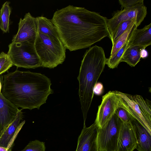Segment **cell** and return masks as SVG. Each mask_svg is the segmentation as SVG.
Wrapping results in <instances>:
<instances>
[{
  "mask_svg": "<svg viewBox=\"0 0 151 151\" xmlns=\"http://www.w3.org/2000/svg\"><path fill=\"white\" fill-rule=\"evenodd\" d=\"M19 110L0 92V132L14 121Z\"/></svg>",
  "mask_w": 151,
  "mask_h": 151,
  "instance_id": "4fadbf2b",
  "label": "cell"
},
{
  "mask_svg": "<svg viewBox=\"0 0 151 151\" xmlns=\"http://www.w3.org/2000/svg\"><path fill=\"white\" fill-rule=\"evenodd\" d=\"M23 116L22 110H19L14 121L0 132V147H7L16 133Z\"/></svg>",
  "mask_w": 151,
  "mask_h": 151,
  "instance_id": "2e32d148",
  "label": "cell"
},
{
  "mask_svg": "<svg viewBox=\"0 0 151 151\" xmlns=\"http://www.w3.org/2000/svg\"><path fill=\"white\" fill-rule=\"evenodd\" d=\"M122 121L114 114L101 128H99L98 151H116Z\"/></svg>",
  "mask_w": 151,
  "mask_h": 151,
  "instance_id": "8992f818",
  "label": "cell"
},
{
  "mask_svg": "<svg viewBox=\"0 0 151 151\" xmlns=\"http://www.w3.org/2000/svg\"><path fill=\"white\" fill-rule=\"evenodd\" d=\"M121 9L130 8L144 4L143 0H119Z\"/></svg>",
  "mask_w": 151,
  "mask_h": 151,
  "instance_id": "4316f807",
  "label": "cell"
},
{
  "mask_svg": "<svg viewBox=\"0 0 151 151\" xmlns=\"http://www.w3.org/2000/svg\"><path fill=\"white\" fill-rule=\"evenodd\" d=\"M137 28L136 25L134 24L129 28L118 39L114 45L112 46L110 57L113 56L127 43L134 30Z\"/></svg>",
  "mask_w": 151,
  "mask_h": 151,
  "instance_id": "ffe728a7",
  "label": "cell"
},
{
  "mask_svg": "<svg viewBox=\"0 0 151 151\" xmlns=\"http://www.w3.org/2000/svg\"><path fill=\"white\" fill-rule=\"evenodd\" d=\"M121 98L116 91H110L102 97L95 121L99 128L102 127L115 114Z\"/></svg>",
  "mask_w": 151,
  "mask_h": 151,
  "instance_id": "ba28073f",
  "label": "cell"
},
{
  "mask_svg": "<svg viewBox=\"0 0 151 151\" xmlns=\"http://www.w3.org/2000/svg\"><path fill=\"white\" fill-rule=\"evenodd\" d=\"M106 17L85 8L69 5L56 11L51 20L66 49L87 48L106 37L110 39Z\"/></svg>",
  "mask_w": 151,
  "mask_h": 151,
  "instance_id": "6da1fadb",
  "label": "cell"
},
{
  "mask_svg": "<svg viewBox=\"0 0 151 151\" xmlns=\"http://www.w3.org/2000/svg\"><path fill=\"white\" fill-rule=\"evenodd\" d=\"M36 18L38 33L44 34L51 39L61 41L57 29L51 19L42 16Z\"/></svg>",
  "mask_w": 151,
  "mask_h": 151,
  "instance_id": "e0dca14e",
  "label": "cell"
},
{
  "mask_svg": "<svg viewBox=\"0 0 151 151\" xmlns=\"http://www.w3.org/2000/svg\"><path fill=\"white\" fill-rule=\"evenodd\" d=\"M11 9L9 3L5 2L0 10V28L4 33L9 32L10 16Z\"/></svg>",
  "mask_w": 151,
  "mask_h": 151,
  "instance_id": "d6986e66",
  "label": "cell"
},
{
  "mask_svg": "<svg viewBox=\"0 0 151 151\" xmlns=\"http://www.w3.org/2000/svg\"><path fill=\"white\" fill-rule=\"evenodd\" d=\"M134 129L138 151H151V134L137 120L134 118L131 122Z\"/></svg>",
  "mask_w": 151,
  "mask_h": 151,
  "instance_id": "5bb4252c",
  "label": "cell"
},
{
  "mask_svg": "<svg viewBox=\"0 0 151 151\" xmlns=\"http://www.w3.org/2000/svg\"><path fill=\"white\" fill-rule=\"evenodd\" d=\"M99 128L94 122L88 127L84 123L79 136L76 151H98L97 137Z\"/></svg>",
  "mask_w": 151,
  "mask_h": 151,
  "instance_id": "8fae6325",
  "label": "cell"
},
{
  "mask_svg": "<svg viewBox=\"0 0 151 151\" xmlns=\"http://www.w3.org/2000/svg\"><path fill=\"white\" fill-rule=\"evenodd\" d=\"M140 55L141 58H145L148 57V53L145 49H143L141 50Z\"/></svg>",
  "mask_w": 151,
  "mask_h": 151,
  "instance_id": "f1b7e54d",
  "label": "cell"
},
{
  "mask_svg": "<svg viewBox=\"0 0 151 151\" xmlns=\"http://www.w3.org/2000/svg\"><path fill=\"white\" fill-rule=\"evenodd\" d=\"M137 141L131 123L122 122L116 151H133L136 148Z\"/></svg>",
  "mask_w": 151,
  "mask_h": 151,
  "instance_id": "7c38bea8",
  "label": "cell"
},
{
  "mask_svg": "<svg viewBox=\"0 0 151 151\" xmlns=\"http://www.w3.org/2000/svg\"><path fill=\"white\" fill-rule=\"evenodd\" d=\"M106 59L103 48L95 45L86 50L81 61L77 79L84 123L94 96V86L104 70Z\"/></svg>",
  "mask_w": 151,
  "mask_h": 151,
  "instance_id": "3957f363",
  "label": "cell"
},
{
  "mask_svg": "<svg viewBox=\"0 0 151 151\" xmlns=\"http://www.w3.org/2000/svg\"><path fill=\"white\" fill-rule=\"evenodd\" d=\"M129 41V40H128ZM129 47L128 41L127 43L111 57L107 58L106 64L110 68L114 69L117 67L121 62V60L125 50Z\"/></svg>",
  "mask_w": 151,
  "mask_h": 151,
  "instance_id": "7402d4cb",
  "label": "cell"
},
{
  "mask_svg": "<svg viewBox=\"0 0 151 151\" xmlns=\"http://www.w3.org/2000/svg\"><path fill=\"white\" fill-rule=\"evenodd\" d=\"M37 19L29 12L25 14L24 18H20L18 29L13 37L12 42L20 43L26 42H35L38 34Z\"/></svg>",
  "mask_w": 151,
  "mask_h": 151,
  "instance_id": "9c48e42d",
  "label": "cell"
},
{
  "mask_svg": "<svg viewBox=\"0 0 151 151\" xmlns=\"http://www.w3.org/2000/svg\"><path fill=\"white\" fill-rule=\"evenodd\" d=\"M115 114L123 123H131L134 119L126 110L119 106L116 110Z\"/></svg>",
  "mask_w": 151,
  "mask_h": 151,
  "instance_id": "484cf974",
  "label": "cell"
},
{
  "mask_svg": "<svg viewBox=\"0 0 151 151\" xmlns=\"http://www.w3.org/2000/svg\"><path fill=\"white\" fill-rule=\"evenodd\" d=\"M8 47L7 54L13 65L28 69L42 67V63L35 49L34 42H12Z\"/></svg>",
  "mask_w": 151,
  "mask_h": 151,
  "instance_id": "5b68a950",
  "label": "cell"
},
{
  "mask_svg": "<svg viewBox=\"0 0 151 151\" xmlns=\"http://www.w3.org/2000/svg\"><path fill=\"white\" fill-rule=\"evenodd\" d=\"M136 24L138 27L136 19H133L121 23L118 26L112 35L111 40L112 46L114 45L118 39L129 28Z\"/></svg>",
  "mask_w": 151,
  "mask_h": 151,
  "instance_id": "44dd1931",
  "label": "cell"
},
{
  "mask_svg": "<svg viewBox=\"0 0 151 151\" xmlns=\"http://www.w3.org/2000/svg\"><path fill=\"white\" fill-rule=\"evenodd\" d=\"M121 96L119 106L126 110L151 134V119L143 113L133 95L116 91Z\"/></svg>",
  "mask_w": 151,
  "mask_h": 151,
  "instance_id": "30bf717a",
  "label": "cell"
},
{
  "mask_svg": "<svg viewBox=\"0 0 151 151\" xmlns=\"http://www.w3.org/2000/svg\"><path fill=\"white\" fill-rule=\"evenodd\" d=\"M147 13V8L144 4L132 8H124L114 12L112 18L106 19L110 39L111 40L114 32L121 23L135 19L139 26L146 17Z\"/></svg>",
  "mask_w": 151,
  "mask_h": 151,
  "instance_id": "52a82bcc",
  "label": "cell"
},
{
  "mask_svg": "<svg viewBox=\"0 0 151 151\" xmlns=\"http://www.w3.org/2000/svg\"><path fill=\"white\" fill-rule=\"evenodd\" d=\"M35 47L42 67L53 68L62 64L65 60L66 48L61 41L51 39L38 33Z\"/></svg>",
  "mask_w": 151,
  "mask_h": 151,
  "instance_id": "277c9868",
  "label": "cell"
},
{
  "mask_svg": "<svg viewBox=\"0 0 151 151\" xmlns=\"http://www.w3.org/2000/svg\"><path fill=\"white\" fill-rule=\"evenodd\" d=\"M8 150L7 148L0 147V151H8Z\"/></svg>",
  "mask_w": 151,
  "mask_h": 151,
  "instance_id": "f546056e",
  "label": "cell"
},
{
  "mask_svg": "<svg viewBox=\"0 0 151 151\" xmlns=\"http://www.w3.org/2000/svg\"><path fill=\"white\" fill-rule=\"evenodd\" d=\"M129 47L140 46L146 48L151 45V23L141 29H135L128 41Z\"/></svg>",
  "mask_w": 151,
  "mask_h": 151,
  "instance_id": "9a60e30c",
  "label": "cell"
},
{
  "mask_svg": "<svg viewBox=\"0 0 151 151\" xmlns=\"http://www.w3.org/2000/svg\"><path fill=\"white\" fill-rule=\"evenodd\" d=\"M103 91L104 87L102 84L100 82L97 83L94 88V93L97 95H100L103 93Z\"/></svg>",
  "mask_w": 151,
  "mask_h": 151,
  "instance_id": "83f0119b",
  "label": "cell"
},
{
  "mask_svg": "<svg viewBox=\"0 0 151 151\" xmlns=\"http://www.w3.org/2000/svg\"><path fill=\"white\" fill-rule=\"evenodd\" d=\"M134 97L139 106L145 114L149 119H151V110L150 101L146 99H144L141 96L136 95Z\"/></svg>",
  "mask_w": 151,
  "mask_h": 151,
  "instance_id": "603a6c76",
  "label": "cell"
},
{
  "mask_svg": "<svg viewBox=\"0 0 151 151\" xmlns=\"http://www.w3.org/2000/svg\"><path fill=\"white\" fill-rule=\"evenodd\" d=\"M45 142L35 140L30 141L22 150L18 151H45Z\"/></svg>",
  "mask_w": 151,
  "mask_h": 151,
  "instance_id": "d4e9b609",
  "label": "cell"
},
{
  "mask_svg": "<svg viewBox=\"0 0 151 151\" xmlns=\"http://www.w3.org/2000/svg\"><path fill=\"white\" fill-rule=\"evenodd\" d=\"M1 77V94L17 108L39 109L53 92L50 79L40 73L17 69Z\"/></svg>",
  "mask_w": 151,
  "mask_h": 151,
  "instance_id": "7a4b0ae2",
  "label": "cell"
},
{
  "mask_svg": "<svg viewBox=\"0 0 151 151\" xmlns=\"http://www.w3.org/2000/svg\"><path fill=\"white\" fill-rule=\"evenodd\" d=\"M12 66L8 54L1 52L0 53V75L7 71Z\"/></svg>",
  "mask_w": 151,
  "mask_h": 151,
  "instance_id": "cb8c5ba5",
  "label": "cell"
},
{
  "mask_svg": "<svg viewBox=\"0 0 151 151\" xmlns=\"http://www.w3.org/2000/svg\"><path fill=\"white\" fill-rule=\"evenodd\" d=\"M2 88V82H1V77L0 76V92H1Z\"/></svg>",
  "mask_w": 151,
  "mask_h": 151,
  "instance_id": "4dcf8cb0",
  "label": "cell"
},
{
  "mask_svg": "<svg viewBox=\"0 0 151 151\" xmlns=\"http://www.w3.org/2000/svg\"><path fill=\"white\" fill-rule=\"evenodd\" d=\"M145 48L144 47L137 45L129 47L123 54L121 62H125L131 67H134L140 61L141 50Z\"/></svg>",
  "mask_w": 151,
  "mask_h": 151,
  "instance_id": "ac0fdd59",
  "label": "cell"
}]
</instances>
